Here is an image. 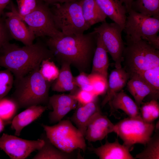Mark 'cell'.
<instances>
[{
	"mask_svg": "<svg viewBox=\"0 0 159 159\" xmlns=\"http://www.w3.org/2000/svg\"><path fill=\"white\" fill-rule=\"evenodd\" d=\"M98 34L93 31L87 34L49 37L46 45L54 58L67 62L85 72L90 67L96 49Z\"/></svg>",
	"mask_w": 159,
	"mask_h": 159,
	"instance_id": "cell-1",
	"label": "cell"
},
{
	"mask_svg": "<svg viewBox=\"0 0 159 159\" xmlns=\"http://www.w3.org/2000/svg\"><path fill=\"white\" fill-rule=\"evenodd\" d=\"M54 58L46 44L41 42L22 47L9 42L0 52V67L9 69L15 79H18L27 74L43 60Z\"/></svg>",
	"mask_w": 159,
	"mask_h": 159,
	"instance_id": "cell-2",
	"label": "cell"
},
{
	"mask_svg": "<svg viewBox=\"0 0 159 159\" xmlns=\"http://www.w3.org/2000/svg\"><path fill=\"white\" fill-rule=\"evenodd\" d=\"M40 64L25 76L14 79V89L11 97L19 109L37 105L48 107L49 91L52 83L46 81L41 75Z\"/></svg>",
	"mask_w": 159,
	"mask_h": 159,
	"instance_id": "cell-3",
	"label": "cell"
},
{
	"mask_svg": "<svg viewBox=\"0 0 159 159\" xmlns=\"http://www.w3.org/2000/svg\"><path fill=\"white\" fill-rule=\"evenodd\" d=\"M122 55L123 68L130 77L159 66V50L146 41L127 43Z\"/></svg>",
	"mask_w": 159,
	"mask_h": 159,
	"instance_id": "cell-4",
	"label": "cell"
},
{
	"mask_svg": "<svg viewBox=\"0 0 159 159\" xmlns=\"http://www.w3.org/2000/svg\"><path fill=\"white\" fill-rule=\"evenodd\" d=\"M83 0H74L53 5L50 9L57 28L64 35L81 34L90 27L82 14Z\"/></svg>",
	"mask_w": 159,
	"mask_h": 159,
	"instance_id": "cell-5",
	"label": "cell"
},
{
	"mask_svg": "<svg viewBox=\"0 0 159 159\" xmlns=\"http://www.w3.org/2000/svg\"><path fill=\"white\" fill-rule=\"evenodd\" d=\"M127 11L128 14L123 30L126 43L142 39L159 49V18L145 15L131 8Z\"/></svg>",
	"mask_w": 159,
	"mask_h": 159,
	"instance_id": "cell-6",
	"label": "cell"
},
{
	"mask_svg": "<svg viewBox=\"0 0 159 159\" xmlns=\"http://www.w3.org/2000/svg\"><path fill=\"white\" fill-rule=\"evenodd\" d=\"M47 138L59 150L68 153L79 149L85 152L87 145L84 136L68 120H61L52 126L42 124Z\"/></svg>",
	"mask_w": 159,
	"mask_h": 159,
	"instance_id": "cell-7",
	"label": "cell"
},
{
	"mask_svg": "<svg viewBox=\"0 0 159 159\" xmlns=\"http://www.w3.org/2000/svg\"><path fill=\"white\" fill-rule=\"evenodd\" d=\"M115 125L114 132L123 141V144L130 148L136 144L145 145L155 126L153 122H146L142 118L130 117L120 121Z\"/></svg>",
	"mask_w": 159,
	"mask_h": 159,
	"instance_id": "cell-8",
	"label": "cell"
},
{
	"mask_svg": "<svg viewBox=\"0 0 159 159\" xmlns=\"http://www.w3.org/2000/svg\"><path fill=\"white\" fill-rule=\"evenodd\" d=\"M47 4L37 2L34 9L24 16L19 14L13 6L11 10L27 25L35 37L47 36L51 38L61 37L64 35L56 27L50 9Z\"/></svg>",
	"mask_w": 159,
	"mask_h": 159,
	"instance_id": "cell-9",
	"label": "cell"
},
{
	"mask_svg": "<svg viewBox=\"0 0 159 159\" xmlns=\"http://www.w3.org/2000/svg\"><path fill=\"white\" fill-rule=\"evenodd\" d=\"M123 29L114 22H102L93 31L100 36L107 51L115 62V68L122 67V55L125 47L122 37Z\"/></svg>",
	"mask_w": 159,
	"mask_h": 159,
	"instance_id": "cell-10",
	"label": "cell"
},
{
	"mask_svg": "<svg viewBox=\"0 0 159 159\" xmlns=\"http://www.w3.org/2000/svg\"><path fill=\"white\" fill-rule=\"evenodd\" d=\"M18 137L4 133L0 137V148L12 159H25L32 152L40 149L44 144L41 138L29 140Z\"/></svg>",
	"mask_w": 159,
	"mask_h": 159,
	"instance_id": "cell-11",
	"label": "cell"
},
{
	"mask_svg": "<svg viewBox=\"0 0 159 159\" xmlns=\"http://www.w3.org/2000/svg\"><path fill=\"white\" fill-rule=\"evenodd\" d=\"M77 104L74 95L71 94L54 95L49 97L48 108L52 110L49 114L50 123L61 120L70 111L76 109Z\"/></svg>",
	"mask_w": 159,
	"mask_h": 159,
	"instance_id": "cell-12",
	"label": "cell"
},
{
	"mask_svg": "<svg viewBox=\"0 0 159 159\" xmlns=\"http://www.w3.org/2000/svg\"><path fill=\"white\" fill-rule=\"evenodd\" d=\"M115 128V125L100 111L95 113L90 121L84 137L89 142L101 140L108 134L114 132Z\"/></svg>",
	"mask_w": 159,
	"mask_h": 159,
	"instance_id": "cell-13",
	"label": "cell"
},
{
	"mask_svg": "<svg viewBox=\"0 0 159 159\" xmlns=\"http://www.w3.org/2000/svg\"><path fill=\"white\" fill-rule=\"evenodd\" d=\"M5 16L4 22L11 36L25 45L32 44L35 36L22 19L12 10Z\"/></svg>",
	"mask_w": 159,
	"mask_h": 159,
	"instance_id": "cell-14",
	"label": "cell"
},
{
	"mask_svg": "<svg viewBox=\"0 0 159 159\" xmlns=\"http://www.w3.org/2000/svg\"><path fill=\"white\" fill-rule=\"evenodd\" d=\"M130 148L120 144L117 139L112 143L106 140L104 145L97 148L91 145L87 147L100 159H135L130 153Z\"/></svg>",
	"mask_w": 159,
	"mask_h": 159,
	"instance_id": "cell-15",
	"label": "cell"
},
{
	"mask_svg": "<svg viewBox=\"0 0 159 159\" xmlns=\"http://www.w3.org/2000/svg\"><path fill=\"white\" fill-rule=\"evenodd\" d=\"M100 111L97 97L93 101L87 104L82 105L78 103L70 120L85 136L90 121L95 113Z\"/></svg>",
	"mask_w": 159,
	"mask_h": 159,
	"instance_id": "cell-16",
	"label": "cell"
},
{
	"mask_svg": "<svg viewBox=\"0 0 159 159\" xmlns=\"http://www.w3.org/2000/svg\"><path fill=\"white\" fill-rule=\"evenodd\" d=\"M48 109L47 106H32L16 115L11 123V127L15 131V135L19 136L25 127L37 119Z\"/></svg>",
	"mask_w": 159,
	"mask_h": 159,
	"instance_id": "cell-17",
	"label": "cell"
},
{
	"mask_svg": "<svg viewBox=\"0 0 159 159\" xmlns=\"http://www.w3.org/2000/svg\"><path fill=\"white\" fill-rule=\"evenodd\" d=\"M104 14L123 30L127 11L120 0H95Z\"/></svg>",
	"mask_w": 159,
	"mask_h": 159,
	"instance_id": "cell-18",
	"label": "cell"
},
{
	"mask_svg": "<svg viewBox=\"0 0 159 159\" xmlns=\"http://www.w3.org/2000/svg\"><path fill=\"white\" fill-rule=\"evenodd\" d=\"M130 77L123 67L115 68L112 71L108 80L106 95L101 102L102 107L111 100L115 93L121 91L126 85Z\"/></svg>",
	"mask_w": 159,
	"mask_h": 159,
	"instance_id": "cell-19",
	"label": "cell"
},
{
	"mask_svg": "<svg viewBox=\"0 0 159 159\" xmlns=\"http://www.w3.org/2000/svg\"><path fill=\"white\" fill-rule=\"evenodd\" d=\"M111 111L121 110L131 118H142L140 108L135 101L125 92L115 93L108 102Z\"/></svg>",
	"mask_w": 159,
	"mask_h": 159,
	"instance_id": "cell-20",
	"label": "cell"
},
{
	"mask_svg": "<svg viewBox=\"0 0 159 159\" xmlns=\"http://www.w3.org/2000/svg\"><path fill=\"white\" fill-rule=\"evenodd\" d=\"M70 65L67 62L62 63L58 77L51 85L53 91L58 92L69 91L72 95L77 91V87L71 71Z\"/></svg>",
	"mask_w": 159,
	"mask_h": 159,
	"instance_id": "cell-21",
	"label": "cell"
},
{
	"mask_svg": "<svg viewBox=\"0 0 159 159\" xmlns=\"http://www.w3.org/2000/svg\"><path fill=\"white\" fill-rule=\"evenodd\" d=\"M107 51L98 34L96 49L93 57L91 73L102 76L108 80L109 61Z\"/></svg>",
	"mask_w": 159,
	"mask_h": 159,
	"instance_id": "cell-22",
	"label": "cell"
},
{
	"mask_svg": "<svg viewBox=\"0 0 159 159\" xmlns=\"http://www.w3.org/2000/svg\"><path fill=\"white\" fill-rule=\"evenodd\" d=\"M126 85L128 90L134 97L139 108L147 96L150 95L152 96L153 92L151 88L138 75L130 76Z\"/></svg>",
	"mask_w": 159,
	"mask_h": 159,
	"instance_id": "cell-23",
	"label": "cell"
},
{
	"mask_svg": "<svg viewBox=\"0 0 159 159\" xmlns=\"http://www.w3.org/2000/svg\"><path fill=\"white\" fill-rule=\"evenodd\" d=\"M45 134H42L41 137L44 141V145L32 159H68L74 158L72 153H66L54 146Z\"/></svg>",
	"mask_w": 159,
	"mask_h": 159,
	"instance_id": "cell-24",
	"label": "cell"
},
{
	"mask_svg": "<svg viewBox=\"0 0 159 159\" xmlns=\"http://www.w3.org/2000/svg\"><path fill=\"white\" fill-rule=\"evenodd\" d=\"M82 10L85 22L90 27L96 24L106 21L107 16L95 0H83Z\"/></svg>",
	"mask_w": 159,
	"mask_h": 159,
	"instance_id": "cell-25",
	"label": "cell"
},
{
	"mask_svg": "<svg viewBox=\"0 0 159 159\" xmlns=\"http://www.w3.org/2000/svg\"><path fill=\"white\" fill-rule=\"evenodd\" d=\"M131 8L145 15L159 18V0H134Z\"/></svg>",
	"mask_w": 159,
	"mask_h": 159,
	"instance_id": "cell-26",
	"label": "cell"
},
{
	"mask_svg": "<svg viewBox=\"0 0 159 159\" xmlns=\"http://www.w3.org/2000/svg\"><path fill=\"white\" fill-rule=\"evenodd\" d=\"M18 109L16 102L11 97L0 99V117L5 124L11 123Z\"/></svg>",
	"mask_w": 159,
	"mask_h": 159,
	"instance_id": "cell-27",
	"label": "cell"
},
{
	"mask_svg": "<svg viewBox=\"0 0 159 159\" xmlns=\"http://www.w3.org/2000/svg\"><path fill=\"white\" fill-rule=\"evenodd\" d=\"M135 75L140 77L151 88L153 92L152 99L158 100L159 97V66Z\"/></svg>",
	"mask_w": 159,
	"mask_h": 159,
	"instance_id": "cell-28",
	"label": "cell"
},
{
	"mask_svg": "<svg viewBox=\"0 0 159 159\" xmlns=\"http://www.w3.org/2000/svg\"><path fill=\"white\" fill-rule=\"evenodd\" d=\"M155 130H156V133L151 137L145 145L144 149L136 155L135 159H159V129Z\"/></svg>",
	"mask_w": 159,
	"mask_h": 159,
	"instance_id": "cell-29",
	"label": "cell"
},
{
	"mask_svg": "<svg viewBox=\"0 0 159 159\" xmlns=\"http://www.w3.org/2000/svg\"><path fill=\"white\" fill-rule=\"evenodd\" d=\"M158 100L152 99L141 105L140 111L143 120L145 122L151 123L159 116V104Z\"/></svg>",
	"mask_w": 159,
	"mask_h": 159,
	"instance_id": "cell-30",
	"label": "cell"
},
{
	"mask_svg": "<svg viewBox=\"0 0 159 159\" xmlns=\"http://www.w3.org/2000/svg\"><path fill=\"white\" fill-rule=\"evenodd\" d=\"M39 71L46 81L52 84L58 77L59 70L52 60L47 59L42 62Z\"/></svg>",
	"mask_w": 159,
	"mask_h": 159,
	"instance_id": "cell-31",
	"label": "cell"
},
{
	"mask_svg": "<svg viewBox=\"0 0 159 159\" xmlns=\"http://www.w3.org/2000/svg\"><path fill=\"white\" fill-rule=\"evenodd\" d=\"M14 76L8 69L0 70V99L5 97L13 87Z\"/></svg>",
	"mask_w": 159,
	"mask_h": 159,
	"instance_id": "cell-32",
	"label": "cell"
},
{
	"mask_svg": "<svg viewBox=\"0 0 159 159\" xmlns=\"http://www.w3.org/2000/svg\"><path fill=\"white\" fill-rule=\"evenodd\" d=\"M93 88V93L96 96L105 93L108 86V80L100 75L90 74H89Z\"/></svg>",
	"mask_w": 159,
	"mask_h": 159,
	"instance_id": "cell-33",
	"label": "cell"
},
{
	"mask_svg": "<svg viewBox=\"0 0 159 159\" xmlns=\"http://www.w3.org/2000/svg\"><path fill=\"white\" fill-rule=\"evenodd\" d=\"M80 72L78 75L74 77L76 86L80 90L93 92V88L89 74L85 72Z\"/></svg>",
	"mask_w": 159,
	"mask_h": 159,
	"instance_id": "cell-34",
	"label": "cell"
},
{
	"mask_svg": "<svg viewBox=\"0 0 159 159\" xmlns=\"http://www.w3.org/2000/svg\"><path fill=\"white\" fill-rule=\"evenodd\" d=\"M18 6L17 13L20 15L24 16L32 11L36 7L37 0H16Z\"/></svg>",
	"mask_w": 159,
	"mask_h": 159,
	"instance_id": "cell-35",
	"label": "cell"
},
{
	"mask_svg": "<svg viewBox=\"0 0 159 159\" xmlns=\"http://www.w3.org/2000/svg\"><path fill=\"white\" fill-rule=\"evenodd\" d=\"M73 95L77 101L78 103L82 105H85L93 101L97 97L92 92L80 89Z\"/></svg>",
	"mask_w": 159,
	"mask_h": 159,
	"instance_id": "cell-36",
	"label": "cell"
},
{
	"mask_svg": "<svg viewBox=\"0 0 159 159\" xmlns=\"http://www.w3.org/2000/svg\"><path fill=\"white\" fill-rule=\"evenodd\" d=\"M10 34L2 21L0 23V52L4 46L9 42Z\"/></svg>",
	"mask_w": 159,
	"mask_h": 159,
	"instance_id": "cell-37",
	"label": "cell"
},
{
	"mask_svg": "<svg viewBox=\"0 0 159 159\" xmlns=\"http://www.w3.org/2000/svg\"><path fill=\"white\" fill-rule=\"evenodd\" d=\"M47 4L53 5L57 3H63L74 0H43Z\"/></svg>",
	"mask_w": 159,
	"mask_h": 159,
	"instance_id": "cell-38",
	"label": "cell"
},
{
	"mask_svg": "<svg viewBox=\"0 0 159 159\" xmlns=\"http://www.w3.org/2000/svg\"><path fill=\"white\" fill-rule=\"evenodd\" d=\"M10 1L11 0H0V16L4 9Z\"/></svg>",
	"mask_w": 159,
	"mask_h": 159,
	"instance_id": "cell-39",
	"label": "cell"
},
{
	"mask_svg": "<svg viewBox=\"0 0 159 159\" xmlns=\"http://www.w3.org/2000/svg\"><path fill=\"white\" fill-rule=\"evenodd\" d=\"M126 7V10L131 8L132 2L134 0H120Z\"/></svg>",
	"mask_w": 159,
	"mask_h": 159,
	"instance_id": "cell-40",
	"label": "cell"
},
{
	"mask_svg": "<svg viewBox=\"0 0 159 159\" xmlns=\"http://www.w3.org/2000/svg\"><path fill=\"white\" fill-rule=\"evenodd\" d=\"M5 125L4 122L0 117V133L4 130Z\"/></svg>",
	"mask_w": 159,
	"mask_h": 159,
	"instance_id": "cell-41",
	"label": "cell"
},
{
	"mask_svg": "<svg viewBox=\"0 0 159 159\" xmlns=\"http://www.w3.org/2000/svg\"><path fill=\"white\" fill-rule=\"evenodd\" d=\"M2 21V20L0 18V23Z\"/></svg>",
	"mask_w": 159,
	"mask_h": 159,
	"instance_id": "cell-42",
	"label": "cell"
}]
</instances>
